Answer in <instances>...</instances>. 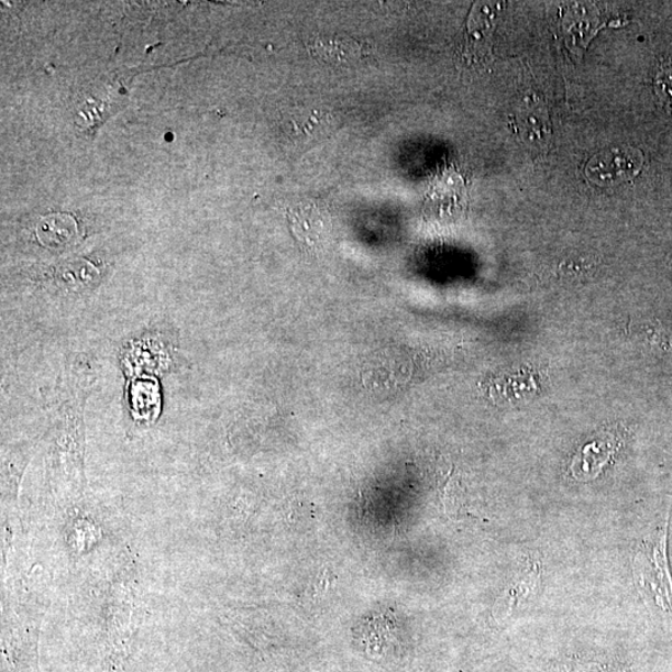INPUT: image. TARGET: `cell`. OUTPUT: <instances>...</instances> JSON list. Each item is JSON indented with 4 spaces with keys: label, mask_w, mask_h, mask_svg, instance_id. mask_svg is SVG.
Returning <instances> with one entry per match:
<instances>
[{
    "label": "cell",
    "mask_w": 672,
    "mask_h": 672,
    "mask_svg": "<svg viewBox=\"0 0 672 672\" xmlns=\"http://www.w3.org/2000/svg\"><path fill=\"white\" fill-rule=\"evenodd\" d=\"M669 514L664 522L636 549L632 575L648 609L672 628V575L668 557Z\"/></svg>",
    "instance_id": "obj_1"
},
{
    "label": "cell",
    "mask_w": 672,
    "mask_h": 672,
    "mask_svg": "<svg viewBox=\"0 0 672 672\" xmlns=\"http://www.w3.org/2000/svg\"><path fill=\"white\" fill-rule=\"evenodd\" d=\"M643 164L639 150L612 147L596 154L585 166V176L598 186L618 185L636 177Z\"/></svg>",
    "instance_id": "obj_2"
},
{
    "label": "cell",
    "mask_w": 672,
    "mask_h": 672,
    "mask_svg": "<svg viewBox=\"0 0 672 672\" xmlns=\"http://www.w3.org/2000/svg\"><path fill=\"white\" fill-rule=\"evenodd\" d=\"M307 49L319 63L350 66L365 58L368 46L349 35H319L307 43Z\"/></svg>",
    "instance_id": "obj_3"
},
{
    "label": "cell",
    "mask_w": 672,
    "mask_h": 672,
    "mask_svg": "<svg viewBox=\"0 0 672 672\" xmlns=\"http://www.w3.org/2000/svg\"><path fill=\"white\" fill-rule=\"evenodd\" d=\"M541 565L538 562L528 563L519 571L508 588L502 594L496 603L495 617L507 618L520 603L532 598L541 584Z\"/></svg>",
    "instance_id": "obj_4"
},
{
    "label": "cell",
    "mask_w": 672,
    "mask_h": 672,
    "mask_svg": "<svg viewBox=\"0 0 672 672\" xmlns=\"http://www.w3.org/2000/svg\"><path fill=\"white\" fill-rule=\"evenodd\" d=\"M288 217L293 231L308 245H316L328 230L327 216L316 203H299L290 208Z\"/></svg>",
    "instance_id": "obj_5"
},
{
    "label": "cell",
    "mask_w": 672,
    "mask_h": 672,
    "mask_svg": "<svg viewBox=\"0 0 672 672\" xmlns=\"http://www.w3.org/2000/svg\"><path fill=\"white\" fill-rule=\"evenodd\" d=\"M518 130L529 146L544 148L552 137L551 122L542 106H525L518 111Z\"/></svg>",
    "instance_id": "obj_6"
},
{
    "label": "cell",
    "mask_w": 672,
    "mask_h": 672,
    "mask_svg": "<svg viewBox=\"0 0 672 672\" xmlns=\"http://www.w3.org/2000/svg\"><path fill=\"white\" fill-rule=\"evenodd\" d=\"M656 89L662 102L672 108V69H667L658 75Z\"/></svg>",
    "instance_id": "obj_7"
},
{
    "label": "cell",
    "mask_w": 672,
    "mask_h": 672,
    "mask_svg": "<svg viewBox=\"0 0 672 672\" xmlns=\"http://www.w3.org/2000/svg\"><path fill=\"white\" fill-rule=\"evenodd\" d=\"M333 581V575L329 573L328 570H324L318 575L317 584H316V593L317 596H323L328 593Z\"/></svg>",
    "instance_id": "obj_8"
}]
</instances>
